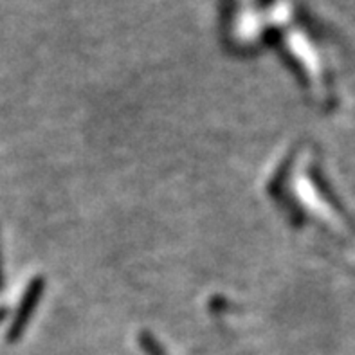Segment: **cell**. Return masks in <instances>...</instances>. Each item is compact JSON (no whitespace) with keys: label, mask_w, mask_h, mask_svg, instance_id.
<instances>
[{"label":"cell","mask_w":355,"mask_h":355,"mask_svg":"<svg viewBox=\"0 0 355 355\" xmlns=\"http://www.w3.org/2000/svg\"><path fill=\"white\" fill-rule=\"evenodd\" d=\"M139 343H141V347L146 350V354L148 355H168L166 350H164V348H162L157 341H155V338H153L152 334L141 332Z\"/></svg>","instance_id":"7a4b0ae2"},{"label":"cell","mask_w":355,"mask_h":355,"mask_svg":"<svg viewBox=\"0 0 355 355\" xmlns=\"http://www.w3.org/2000/svg\"><path fill=\"white\" fill-rule=\"evenodd\" d=\"M42 288H44V279H36L35 284L31 285V288H29V293L26 294V300H24L22 306H20V314H18L17 318V324H15V334L20 332V329L24 327L26 320L31 315L33 306L38 302V296H40Z\"/></svg>","instance_id":"6da1fadb"}]
</instances>
